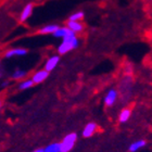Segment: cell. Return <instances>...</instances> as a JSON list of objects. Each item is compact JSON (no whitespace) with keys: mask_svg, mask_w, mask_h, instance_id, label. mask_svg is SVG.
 <instances>
[{"mask_svg":"<svg viewBox=\"0 0 152 152\" xmlns=\"http://www.w3.org/2000/svg\"><path fill=\"white\" fill-rule=\"evenodd\" d=\"M78 39L75 36V33H70L65 38L62 39V42L60 44V46L58 47V52L60 54H65L70 51L74 50L78 47Z\"/></svg>","mask_w":152,"mask_h":152,"instance_id":"1","label":"cell"},{"mask_svg":"<svg viewBox=\"0 0 152 152\" xmlns=\"http://www.w3.org/2000/svg\"><path fill=\"white\" fill-rule=\"evenodd\" d=\"M76 140H77V134L76 133L67 134L60 142L61 152H70L74 148V146H75Z\"/></svg>","mask_w":152,"mask_h":152,"instance_id":"2","label":"cell"},{"mask_svg":"<svg viewBox=\"0 0 152 152\" xmlns=\"http://www.w3.org/2000/svg\"><path fill=\"white\" fill-rule=\"evenodd\" d=\"M117 97H118V91L116 89L111 88L107 92V95L104 97V104L107 107H112L117 100Z\"/></svg>","mask_w":152,"mask_h":152,"instance_id":"3","label":"cell"},{"mask_svg":"<svg viewBox=\"0 0 152 152\" xmlns=\"http://www.w3.org/2000/svg\"><path fill=\"white\" fill-rule=\"evenodd\" d=\"M27 54V50L24 48H14V49H10V50L6 51L4 53V58L9 59L12 57H23Z\"/></svg>","mask_w":152,"mask_h":152,"instance_id":"4","label":"cell"},{"mask_svg":"<svg viewBox=\"0 0 152 152\" xmlns=\"http://www.w3.org/2000/svg\"><path fill=\"white\" fill-rule=\"evenodd\" d=\"M60 62V57L59 56H52L46 61V63H45V70L48 71V72H51V71L56 69L58 64Z\"/></svg>","mask_w":152,"mask_h":152,"instance_id":"5","label":"cell"},{"mask_svg":"<svg viewBox=\"0 0 152 152\" xmlns=\"http://www.w3.org/2000/svg\"><path fill=\"white\" fill-rule=\"evenodd\" d=\"M48 76H49V72L44 69V70L37 71V72L33 75L32 79H33V82H34V84H40V83L44 82L45 79H47Z\"/></svg>","mask_w":152,"mask_h":152,"instance_id":"6","label":"cell"},{"mask_svg":"<svg viewBox=\"0 0 152 152\" xmlns=\"http://www.w3.org/2000/svg\"><path fill=\"white\" fill-rule=\"evenodd\" d=\"M97 124L96 123H88L84 127V130H83V136L85 137V138H89V137H91L94 134L96 133V130H97Z\"/></svg>","mask_w":152,"mask_h":152,"instance_id":"7","label":"cell"},{"mask_svg":"<svg viewBox=\"0 0 152 152\" xmlns=\"http://www.w3.org/2000/svg\"><path fill=\"white\" fill-rule=\"evenodd\" d=\"M59 28H60V26L58 25V24H49V25H46V26H44L42 28L39 29V34H41V35H45V34H52V35H53Z\"/></svg>","mask_w":152,"mask_h":152,"instance_id":"8","label":"cell"},{"mask_svg":"<svg viewBox=\"0 0 152 152\" xmlns=\"http://www.w3.org/2000/svg\"><path fill=\"white\" fill-rule=\"evenodd\" d=\"M32 13H33V6L32 4H27V6H25V8H24L23 11L21 12L20 21H21V22H25L26 20L29 19V16L32 15Z\"/></svg>","mask_w":152,"mask_h":152,"instance_id":"9","label":"cell"},{"mask_svg":"<svg viewBox=\"0 0 152 152\" xmlns=\"http://www.w3.org/2000/svg\"><path fill=\"white\" fill-rule=\"evenodd\" d=\"M130 115H132V110L128 108L123 109L122 111L118 114V122L120 123H126L127 121L130 118Z\"/></svg>","mask_w":152,"mask_h":152,"instance_id":"10","label":"cell"},{"mask_svg":"<svg viewBox=\"0 0 152 152\" xmlns=\"http://www.w3.org/2000/svg\"><path fill=\"white\" fill-rule=\"evenodd\" d=\"M67 28H70L73 33H78L83 31V25L80 22H74V21H69L67 22Z\"/></svg>","mask_w":152,"mask_h":152,"instance_id":"11","label":"cell"},{"mask_svg":"<svg viewBox=\"0 0 152 152\" xmlns=\"http://www.w3.org/2000/svg\"><path fill=\"white\" fill-rule=\"evenodd\" d=\"M146 140H137V141H135V142H133L132 145L129 146V148H128V150H129V152H136L138 151L139 149H141V148H143V147L146 146Z\"/></svg>","mask_w":152,"mask_h":152,"instance_id":"12","label":"cell"},{"mask_svg":"<svg viewBox=\"0 0 152 152\" xmlns=\"http://www.w3.org/2000/svg\"><path fill=\"white\" fill-rule=\"evenodd\" d=\"M70 33H72V31H71L70 28H67V27H60L57 32L54 33L53 36L56 38H62V39H63V38L66 37Z\"/></svg>","mask_w":152,"mask_h":152,"instance_id":"13","label":"cell"},{"mask_svg":"<svg viewBox=\"0 0 152 152\" xmlns=\"http://www.w3.org/2000/svg\"><path fill=\"white\" fill-rule=\"evenodd\" d=\"M44 149L45 152H61V145L60 142H52Z\"/></svg>","mask_w":152,"mask_h":152,"instance_id":"14","label":"cell"},{"mask_svg":"<svg viewBox=\"0 0 152 152\" xmlns=\"http://www.w3.org/2000/svg\"><path fill=\"white\" fill-rule=\"evenodd\" d=\"M34 85V82L33 79H25V80H22V82L19 84V89L20 90H25V89H28L31 87H33Z\"/></svg>","mask_w":152,"mask_h":152,"instance_id":"15","label":"cell"},{"mask_svg":"<svg viewBox=\"0 0 152 152\" xmlns=\"http://www.w3.org/2000/svg\"><path fill=\"white\" fill-rule=\"evenodd\" d=\"M26 71H23V70H15L13 72L12 74V78L13 79H16V80H19V79H22L24 78L26 76Z\"/></svg>","mask_w":152,"mask_h":152,"instance_id":"16","label":"cell"},{"mask_svg":"<svg viewBox=\"0 0 152 152\" xmlns=\"http://www.w3.org/2000/svg\"><path fill=\"white\" fill-rule=\"evenodd\" d=\"M84 18V12L83 11H78V12L73 13L72 15L69 18V21H74V22H79L80 20H83Z\"/></svg>","mask_w":152,"mask_h":152,"instance_id":"17","label":"cell"},{"mask_svg":"<svg viewBox=\"0 0 152 152\" xmlns=\"http://www.w3.org/2000/svg\"><path fill=\"white\" fill-rule=\"evenodd\" d=\"M8 85H9V82H8V80H4V82L1 84V88H6Z\"/></svg>","mask_w":152,"mask_h":152,"instance_id":"18","label":"cell"},{"mask_svg":"<svg viewBox=\"0 0 152 152\" xmlns=\"http://www.w3.org/2000/svg\"><path fill=\"white\" fill-rule=\"evenodd\" d=\"M33 152H45V149H42V148H39V149L34 150Z\"/></svg>","mask_w":152,"mask_h":152,"instance_id":"19","label":"cell"}]
</instances>
